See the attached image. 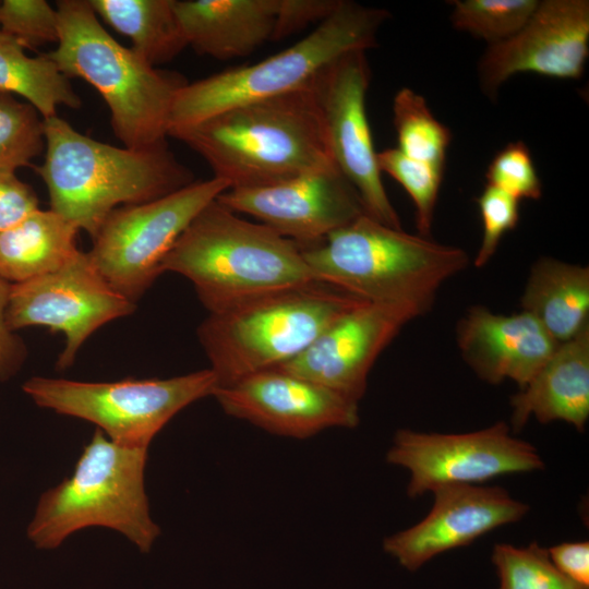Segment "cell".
Masks as SVG:
<instances>
[{
    "label": "cell",
    "mask_w": 589,
    "mask_h": 589,
    "mask_svg": "<svg viewBox=\"0 0 589 589\" xmlns=\"http://www.w3.org/2000/svg\"><path fill=\"white\" fill-rule=\"evenodd\" d=\"M229 184L218 178L140 204L112 211L87 252L93 265L118 293L135 302L163 273V262L195 216Z\"/></svg>",
    "instance_id": "30bf717a"
},
{
    "label": "cell",
    "mask_w": 589,
    "mask_h": 589,
    "mask_svg": "<svg viewBox=\"0 0 589 589\" xmlns=\"http://www.w3.org/2000/svg\"><path fill=\"white\" fill-rule=\"evenodd\" d=\"M39 208L33 188L15 171L0 170V233Z\"/></svg>",
    "instance_id": "836d02e7"
},
{
    "label": "cell",
    "mask_w": 589,
    "mask_h": 589,
    "mask_svg": "<svg viewBox=\"0 0 589 589\" xmlns=\"http://www.w3.org/2000/svg\"><path fill=\"white\" fill-rule=\"evenodd\" d=\"M556 569L575 586L589 588V542H563L548 549Z\"/></svg>",
    "instance_id": "8d00e7d4"
},
{
    "label": "cell",
    "mask_w": 589,
    "mask_h": 589,
    "mask_svg": "<svg viewBox=\"0 0 589 589\" xmlns=\"http://www.w3.org/2000/svg\"><path fill=\"white\" fill-rule=\"evenodd\" d=\"M11 285L0 277V382L8 381L20 370L27 354L23 340L7 323Z\"/></svg>",
    "instance_id": "d590c367"
},
{
    "label": "cell",
    "mask_w": 589,
    "mask_h": 589,
    "mask_svg": "<svg viewBox=\"0 0 589 589\" xmlns=\"http://www.w3.org/2000/svg\"><path fill=\"white\" fill-rule=\"evenodd\" d=\"M0 92L20 96L43 119L57 116L60 106L79 109L82 99L56 62L43 53L31 57L12 36L0 32Z\"/></svg>",
    "instance_id": "d4e9b609"
},
{
    "label": "cell",
    "mask_w": 589,
    "mask_h": 589,
    "mask_svg": "<svg viewBox=\"0 0 589 589\" xmlns=\"http://www.w3.org/2000/svg\"><path fill=\"white\" fill-rule=\"evenodd\" d=\"M456 340L462 359L482 381L510 380L520 388L558 345L527 312L503 315L480 305L459 320Z\"/></svg>",
    "instance_id": "d6986e66"
},
{
    "label": "cell",
    "mask_w": 589,
    "mask_h": 589,
    "mask_svg": "<svg viewBox=\"0 0 589 589\" xmlns=\"http://www.w3.org/2000/svg\"><path fill=\"white\" fill-rule=\"evenodd\" d=\"M134 310L135 303L107 284L87 252L79 251L52 273L12 284L5 316L13 332L37 325L61 332L65 341L57 366L67 369L94 332Z\"/></svg>",
    "instance_id": "7c38bea8"
},
{
    "label": "cell",
    "mask_w": 589,
    "mask_h": 589,
    "mask_svg": "<svg viewBox=\"0 0 589 589\" xmlns=\"http://www.w3.org/2000/svg\"><path fill=\"white\" fill-rule=\"evenodd\" d=\"M340 0H280L275 40L326 19Z\"/></svg>",
    "instance_id": "e575fe53"
},
{
    "label": "cell",
    "mask_w": 589,
    "mask_h": 589,
    "mask_svg": "<svg viewBox=\"0 0 589 589\" xmlns=\"http://www.w3.org/2000/svg\"><path fill=\"white\" fill-rule=\"evenodd\" d=\"M77 232L53 211H34L0 233V277L19 284L61 268L80 251Z\"/></svg>",
    "instance_id": "603a6c76"
},
{
    "label": "cell",
    "mask_w": 589,
    "mask_h": 589,
    "mask_svg": "<svg viewBox=\"0 0 589 589\" xmlns=\"http://www.w3.org/2000/svg\"><path fill=\"white\" fill-rule=\"evenodd\" d=\"M216 200L239 215L256 218L300 247L323 240L365 213L357 191L337 167L267 185L228 189Z\"/></svg>",
    "instance_id": "5bb4252c"
},
{
    "label": "cell",
    "mask_w": 589,
    "mask_h": 589,
    "mask_svg": "<svg viewBox=\"0 0 589 589\" xmlns=\"http://www.w3.org/2000/svg\"><path fill=\"white\" fill-rule=\"evenodd\" d=\"M453 26L494 45L515 35L527 23L537 0H455Z\"/></svg>",
    "instance_id": "83f0119b"
},
{
    "label": "cell",
    "mask_w": 589,
    "mask_h": 589,
    "mask_svg": "<svg viewBox=\"0 0 589 589\" xmlns=\"http://www.w3.org/2000/svg\"><path fill=\"white\" fill-rule=\"evenodd\" d=\"M301 249L315 280L366 302L410 305L423 314L442 285L469 263L460 248L407 233L365 213Z\"/></svg>",
    "instance_id": "3957f363"
},
{
    "label": "cell",
    "mask_w": 589,
    "mask_h": 589,
    "mask_svg": "<svg viewBox=\"0 0 589 589\" xmlns=\"http://www.w3.org/2000/svg\"><path fill=\"white\" fill-rule=\"evenodd\" d=\"M370 74L365 51L354 50L326 68L314 85L335 166L354 188L369 216L401 229L382 182L368 121L365 96Z\"/></svg>",
    "instance_id": "4fadbf2b"
},
{
    "label": "cell",
    "mask_w": 589,
    "mask_h": 589,
    "mask_svg": "<svg viewBox=\"0 0 589 589\" xmlns=\"http://www.w3.org/2000/svg\"><path fill=\"white\" fill-rule=\"evenodd\" d=\"M172 7L187 46L228 60L275 40L280 0H172Z\"/></svg>",
    "instance_id": "ffe728a7"
},
{
    "label": "cell",
    "mask_w": 589,
    "mask_h": 589,
    "mask_svg": "<svg viewBox=\"0 0 589 589\" xmlns=\"http://www.w3.org/2000/svg\"><path fill=\"white\" fill-rule=\"evenodd\" d=\"M519 201L504 191L488 185L477 197L483 235L474 257V266L483 267L495 254L504 235L513 230L519 219Z\"/></svg>",
    "instance_id": "d6a6232c"
},
{
    "label": "cell",
    "mask_w": 589,
    "mask_h": 589,
    "mask_svg": "<svg viewBox=\"0 0 589 589\" xmlns=\"http://www.w3.org/2000/svg\"><path fill=\"white\" fill-rule=\"evenodd\" d=\"M513 431L533 417L584 431L589 418V325L556 346L543 366L510 399Z\"/></svg>",
    "instance_id": "44dd1931"
},
{
    "label": "cell",
    "mask_w": 589,
    "mask_h": 589,
    "mask_svg": "<svg viewBox=\"0 0 589 589\" xmlns=\"http://www.w3.org/2000/svg\"><path fill=\"white\" fill-rule=\"evenodd\" d=\"M56 9L59 40L47 53L61 72L84 80L99 93L124 147L142 149L165 142L173 100L187 81L117 41L88 0H59Z\"/></svg>",
    "instance_id": "5b68a950"
},
{
    "label": "cell",
    "mask_w": 589,
    "mask_h": 589,
    "mask_svg": "<svg viewBox=\"0 0 589 589\" xmlns=\"http://www.w3.org/2000/svg\"><path fill=\"white\" fill-rule=\"evenodd\" d=\"M44 124L45 158L37 172L50 209L92 239L116 208L156 200L195 181L166 141L142 149L118 147L80 133L58 116Z\"/></svg>",
    "instance_id": "7a4b0ae2"
},
{
    "label": "cell",
    "mask_w": 589,
    "mask_h": 589,
    "mask_svg": "<svg viewBox=\"0 0 589 589\" xmlns=\"http://www.w3.org/2000/svg\"><path fill=\"white\" fill-rule=\"evenodd\" d=\"M386 461L409 471V497L443 486L477 485L498 476L543 468L534 446L513 436L505 422L459 434L400 429Z\"/></svg>",
    "instance_id": "8fae6325"
},
{
    "label": "cell",
    "mask_w": 589,
    "mask_h": 589,
    "mask_svg": "<svg viewBox=\"0 0 589 589\" xmlns=\"http://www.w3.org/2000/svg\"><path fill=\"white\" fill-rule=\"evenodd\" d=\"M216 387L211 369L169 378L118 382L34 376L23 384L37 406L88 421L117 444L142 448H148L178 412L212 396Z\"/></svg>",
    "instance_id": "9c48e42d"
},
{
    "label": "cell",
    "mask_w": 589,
    "mask_h": 589,
    "mask_svg": "<svg viewBox=\"0 0 589 589\" xmlns=\"http://www.w3.org/2000/svg\"><path fill=\"white\" fill-rule=\"evenodd\" d=\"M423 313L410 305L363 302L329 325L303 352L275 369L359 402L382 351Z\"/></svg>",
    "instance_id": "2e32d148"
},
{
    "label": "cell",
    "mask_w": 589,
    "mask_h": 589,
    "mask_svg": "<svg viewBox=\"0 0 589 589\" xmlns=\"http://www.w3.org/2000/svg\"><path fill=\"white\" fill-rule=\"evenodd\" d=\"M45 151V124L24 100L0 92V170L28 166Z\"/></svg>",
    "instance_id": "4316f807"
},
{
    "label": "cell",
    "mask_w": 589,
    "mask_h": 589,
    "mask_svg": "<svg viewBox=\"0 0 589 589\" xmlns=\"http://www.w3.org/2000/svg\"><path fill=\"white\" fill-rule=\"evenodd\" d=\"M146 460L147 448L117 444L97 430L72 476L40 496L28 539L37 549L52 550L81 529L105 527L148 552L160 528L149 514Z\"/></svg>",
    "instance_id": "52a82bcc"
},
{
    "label": "cell",
    "mask_w": 589,
    "mask_h": 589,
    "mask_svg": "<svg viewBox=\"0 0 589 589\" xmlns=\"http://www.w3.org/2000/svg\"><path fill=\"white\" fill-rule=\"evenodd\" d=\"M393 123L397 148L404 155L444 173L452 133L432 115L421 95L408 87L399 89L393 99Z\"/></svg>",
    "instance_id": "484cf974"
},
{
    "label": "cell",
    "mask_w": 589,
    "mask_h": 589,
    "mask_svg": "<svg viewBox=\"0 0 589 589\" xmlns=\"http://www.w3.org/2000/svg\"><path fill=\"white\" fill-rule=\"evenodd\" d=\"M314 82L172 129L168 136L199 154L229 189L267 185L336 167Z\"/></svg>",
    "instance_id": "6da1fadb"
},
{
    "label": "cell",
    "mask_w": 589,
    "mask_h": 589,
    "mask_svg": "<svg viewBox=\"0 0 589 589\" xmlns=\"http://www.w3.org/2000/svg\"><path fill=\"white\" fill-rule=\"evenodd\" d=\"M377 164L381 172L395 179L409 194L419 235L429 237L444 173L407 157L397 147L377 153Z\"/></svg>",
    "instance_id": "f546056e"
},
{
    "label": "cell",
    "mask_w": 589,
    "mask_h": 589,
    "mask_svg": "<svg viewBox=\"0 0 589 589\" xmlns=\"http://www.w3.org/2000/svg\"><path fill=\"white\" fill-rule=\"evenodd\" d=\"M492 562L500 589H582L565 578L551 562L548 549L536 542L526 548L495 544Z\"/></svg>",
    "instance_id": "f1b7e54d"
},
{
    "label": "cell",
    "mask_w": 589,
    "mask_h": 589,
    "mask_svg": "<svg viewBox=\"0 0 589 589\" xmlns=\"http://www.w3.org/2000/svg\"><path fill=\"white\" fill-rule=\"evenodd\" d=\"M387 15L382 9L340 0L326 19L291 47L257 63L187 82L173 100L169 131L310 85L344 55L373 47Z\"/></svg>",
    "instance_id": "ba28073f"
},
{
    "label": "cell",
    "mask_w": 589,
    "mask_h": 589,
    "mask_svg": "<svg viewBox=\"0 0 589 589\" xmlns=\"http://www.w3.org/2000/svg\"><path fill=\"white\" fill-rule=\"evenodd\" d=\"M98 16L128 37L132 49L154 67L173 59L187 43L172 0H88Z\"/></svg>",
    "instance_id": "cb8c5ba5"
},
{
    "label": "cell",
    "mask_w": 589,
    "mask_h": 589,
    "mask_svg": "<svg viewBox=\"0 0 589 589\" xmlns=\"http://www.w3.org/2000/svg\"><path fill=\"white\" fill-rule=\"evenodd\" d=\"M429 514L383 541V550L408 570L434 556L468 545L504 525L519 521L529 506L501 486L450 485L434 490Z\"/></svg>",
    "instance_id": "ac0fdd59"
},
{
    "label": "cell",
    "mask_w": 589,
    "mask_h": 589,
    "mask_svg": "<svg viewBox=\"0 0 589 589\" xmlns=\"http://www.w3.org/2000/svg\"><path fill=\"white\" fill-rule=\"evenodd\" d=\"M212 396L228 416L293 438L330 428H356L360 420L358 402L278 369L218 386Z\"/></svg>",
    "instance_id": "9a60e30c"
},
{
    "label": "cell",
    "mask_w": 589,
    "mask_h": 589,
    "mask_svg": "<svg viewBox=\"0 0 589 589\" xmlns=\"http://www.w3.org/2000/svg\"><path fill=\"white\" fill-rule=\"evenodd\" d=\"M520 305L557 344L572 339L589 325V268L539 259L530 269Z\"/></svg>",
    "instance_id": "7402d4cb"
},
{
    "label": "cell",
    "mask_w": 589,
    "mask_h": 589,
    "mask_svg": "<svg viewBox=\"0 0 589 589\" xmlns=\"http://www.w3.org/2000/svg\"><path fill=\"white\" fill-rule=\"evenodd\" d=\"M363 302L314 280L208 313L197 337L217 387L225 386L294 359L336 320Z\"/></svg>",
    "instance_id": "8992f818"
},
{
    "label": "cell",
    "mask_w": 589,
    "mask_h": 589,
    "mask_svg": "<svg viewBox=\"0 0 589 589\" xmlns=\"http://www.w3.org/2000/svg\"><path fill=\"white\" fill-rule=\"evenodd\" d=\"M161 268L189 279L208 313L315 280L298 243L217 200L190 223Z\"/></svg>",
    "instance_id": "277c9868"
},
{
    "label": "cell",
    "mask_w": 589,
    "mask_h": 589,
    "mask_svg": "<svg viewBox=\"0 0 589 589\" xmlns=\"http://www.w3.org/2000/svg\"><path fill=\"white\" fill-rule=\"evenodd\" d=\"M0 32L12 36L25 48L58 43L57 9L45 0L0 1Z\"/></svg>",
    "instance_id": "4dcf8cb0"
},
{
    "label": "cell",
    "mask_w": 589,
    "mask_h": 589,
    "mask_svg": "<svg viewBox=\"0 0 589 589\" xmlns=\"http://www.w3.org/2000/svg\"><path fill=\"white\" fill-rule=\"evenodd\" d=\"M488 185L516 200H539L542 184L531 154L524 142L508 143L498 151L485 172Z\"/></svg>",
    "instance_id": "1f68e13d"
},
{
    "label": "cell",
    "mask_w": 589,
    "mask_h": 589,
    "mask_svg": "<svg viewBox=\"0 0 589 589\" xmlns=\"http://www.w3.org/2000/svg\"><path fill=\"white\" fill-rule=\"evenodd\" d=\"M589 53V2L539 1L527 23L490 45L479 63L482 91L495 97L509 77L532 72L553 79L581 76Z\"/></svg>",
    "instance_id": "e0dca14e"
}]
</instances>
